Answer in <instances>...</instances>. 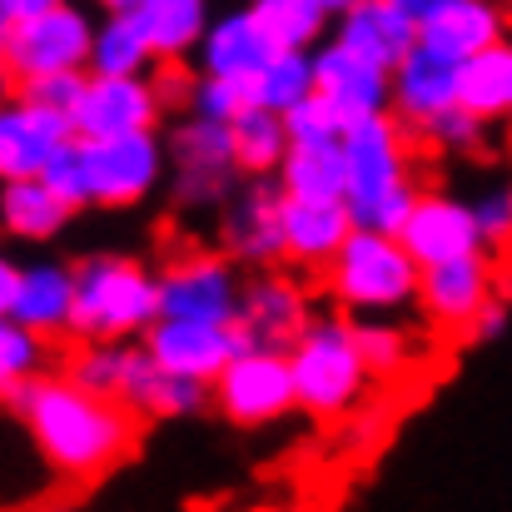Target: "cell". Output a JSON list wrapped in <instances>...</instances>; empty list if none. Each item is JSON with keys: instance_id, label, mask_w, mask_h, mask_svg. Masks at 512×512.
<instances>
[{"instance_id": "cell-43", "label": "cell", "mask_w": 512, "mask_h": 512, "mask_svg": "<svg viewBox=\"0 0 512 512\" xmlns=\"http://www.w3.org/2000/svg\"><path fill=\"white\" fill-rule=\"evenodd\" d=\"M155 85H160V100H165V110H189V100H194V80L184 75V60H165V70H155Z\"/></svg>"}, {"instance_id": "cell-49", "label": "cell", "mask_w": 512, "mask_h": 512, "mask_svg": "<svg viewBox=\"0 0 512 512\" xmlns=\"http://www.w3.org/2000/svg\"><path fill=\"white\" fill-rule=\"evenodd\" d=\"M324 5H329V15H334V20H339L343 10H353V5H358V0H324Z\"/></svg>"}, {"instance_id": "cell-4", "label": "cell", "mask_w": 512, "mask_h": 512, "mask_svg": "<svg viewBox=\"0 0 512 512\" xmlns=\"http://www.w3.org/2000/svg\"><path fill=\"white\" fill-rule=\"evenodd\" d=\"M160 319V269L130 254H85L75 264V319L80 343L145 339Z\"/></svg>"}, {"instance_id": "cell-8", "label": "cell", "mask_w": 512, "mask_h": 512, "mask_svg": "<svg viewBox=\"0 0 512 512\" xmlns=\"http://www.w3.org/2000/svg\"><path fill=\"white\" fill-rule=\"evenodd\" d=\"M90 45H95V15L75 0H60L10 25V50L0 75L10 85H25L60 70H90Z\"/></svg>"}, {"instance_id": "cell-46", "label": "cell", "mask_w": 512, "mask_h": 512, "mask_svg": "<svg viewBox=\"0 0 512 512\" xmlns=\"http://www.w3.org/2000/svg\"><path fill=\"white\" fill-rule=\"evenodd\" d=\"M393 5H398V10H408V15H413V20L423 25V20H428V15H433L438 5H448V0H393Z\"/></svg>"}, {"instance_id": "cell-45", "label": "cell", "mask_w": 512, "mask_h": 512, "mask_svg": "<svg viewBox=\"0 0 512 512\" xmlns=\"http://www.w3.org/2000/svg\"><path fill=\"white\" fill-rule=\"evenodd\" d=\"M50 5H60V0H0V10H5L10 20H25V15H40V10H50Z\"/></svg>"}, {"instance_id": "cell-34", "label": "cell", "mask_w": 512, "mask_h": 512, "mask_svg": "<svg viewBox=\"0 0 512 512\" xmlns=\"http://www.w3.org/2000/svg\"><path fill=\"white\" fill-rule=\"evenodd\" d=\"M214 398H209V383H199V378H184V373H170V368H150L145 373V383H140V393H135V413L140 418H194V413H204Z\"/></svg>"}, {"instance_id": "cell-10", "label": "cell", "mask_w": 512, "mask_h": 512, "mask_svg": "<svg viewBox=\"0 0 512 512\" xmlns=\"http://www.w3.org/2000/svg\"><path fill=\"white\" fill-rule=\"evenodd\" d=\"M244 274L224 249H184L160 269V319L239 324Z\"/></svg>"}, {"instance_id": "cell-23", "label": "cell", "mask_w": 512, "mask_h": 512, "mask_svg": "<svg viewBox=\"0 0 512 512\" xmlns=\"http://www.w3.org/2000/svg\"><path fill=\"white\" fill-rule=\"evenodd\" d=\"M508 0H448L438 5L428 20H423V40L453 60H468L478 50H493V45H508Z\"/></svg>"}, {"instance_id": "cell-2", "label": "cell", "mask_w": 512, "mask_h": 512, "mask_svg": "<svg viewBox=\"0 0 512 512\" xmlns=\"http://www.w3.org/2000/svg\"><path fill=\"white\" fill-rule=\"evenodd\" d=\"M413 130L388 110L343 130V204L363 229H393L408 219L418 189L413 174Z\"/></svg>"}, {"instance_id": "cell-40", "label": "cell", "mask_w": 512, "mask_h": 512, "mask_svg": "<svg viewBox=\"0 0 512 512\" xmlns=\"http://www.w3.org/2000/svg\"><path fill=\"white\" fill-rule=\"evenodd\" d=\"M45 179L60 189V199L65 204H75V209H90V189H85V155H80V135H70L55 155H50V165H45Z\"/></svg>"}, {"instance_id": "cell-13", "label": "cell", "mask_w": 512, "mask_h": 512, "mask_svg": "<svg viewBox=\"0 0 512 512\" xmlns=\"http://www.w3.org/2000/svg\"><path fill=\"white\" fill-rule=\"evenodd\" d=\"M165 100L155 75H95L85 80V95L70 115L75 135L100 140V135H135V130H160L165 125Z\"/></svg>"}, {"instance_id": "cell-3", "label": "cell", "mask_w": 512, "mask_h": 512, "mask_svg": "<svg viewBox=\"0 0 512 512\" xmlns=\"http://www.w3.org/2000/svg\"><path fill=\"white\" fill-rule=\"evenodd\" d=\"M423 264L393 229H353L348 244L324 264V289L348 319H398L418 309Z\"/></svg>"}, {"instance_id": "cell-16", "label": "cell", "mask_w": 512, "mask_h": 512, "mask_svg": "<svg viewBox=\"0 0 512 512\" xmlns=\"http://www.w3.org/2000/svg\"><path fill=\"white\" fill-rule=\"evenodd\" d=\"M145 348L160 368L184 373V378H199V383H214L224 373V363L244 348V329L239 324H204V319H155L145 329Z\"/></svg>"}, {"instance_id": "cell-9", "label": "cell", "mask_w": 512, "mask_h": 512, "mask_svg": "<svg viewBox=\"0 0 512 512\" xmlns=\"http://www.w3.org/2000/svg\"><path fill=\"white\" fill-rule=\"evenodd\" d=\"M165 145H170V194L179 209H219L234 199V184L244 174L234 165L229 125L189 110L165 135Z\"/></svg>"}, {"instance_id": "cell-25", "label": "cell", "mask_w": 512, "mask_h": 512, "mask_svg": "<svg viewBox=\"0 0 512 512\" xmlns=\"http://www.w3.org/2000/svg\"><path fill=\"white\" fill-rule=\"evenodd\" d=\"M334 35H339L343 45H353L358 55H368V60H378V65L393 70L423 40V25L408 10H398L393 0H358L353 10H343L339 20H334Z\"/></svg>"}, {"instance_id": "cell-11", "label": "cell", "mask_w": 512, "mask_h": 512, "mask_svg": "<svg viewBox=\"0 0 512 512\" xmlns=\"http://www.w3.org/2000/svg\"><path fill=\"white\" fill-rule=\"evenodd\" d=\"M314 85H319V100L339 115L343 130L393 110V70L358 55L339 35L314 45Z\"/></svg>"}, {"instance_id": "cell-24", "label": "cell", "mask_w": 512, "mask_h": 512, "mask_svg": "<svg viewBox=\"0 0 512 512\" xmlns=\"http://www.w3.org/2000/svg\"><path fill=\"white\" fill-rule=\"evenodd\" d=\"M70 219H75V204H65L45 174H25V179L0 184V229L15 244H50L70 229Z\"/></svg>"}, {"instance_id": "cell-38", "label": "cell", "mask_w": 512, "mask_h": 512, "mask_svg": "<svg viewBox=\"0 0 512 512\" xmlns=\"http://www.w3.org/2000/svg\"><path fill=\"white\" fill-rule=\"evenodd\" d=\"M249 105H254V80H229V75H199V80H194L189 110L204 115V120L234 125Z\"/></svg>"}, {"instance_id": "cell-51", "label": "cell", "mask_w": 512, "mask_h": 512, "mask_svg": "<svg viewBox=\"0 0 512 512\" xmlns=\"http://www.w3.org/2000/svg\"><path fill=\"white\" fill-rule=\"evenodd\" d=\"M508 120H512V115H508Z\"/></svg>"}, {"instance_id": "cell-41", "label": "cell", "mask_w": 512, "mask_h": 512, "mask_svg": "<svg viewBox=\"0 0 512 512\" xmlns=\"http://www.w3.org/2000/svg\"><path fill=\"white\" fill-rule=\"evenodd\" d=\"M473 214H478V229H483V244L488 249H508L512 244V184H493L473 199Z\"/></svg>"}, {"instance_id": "cell-36", "label": "cell", "mask_w": 512, "mask_h": 512, "mask_svg": "<svg viewBox=\"0 0 512 512\" xmlns=\"http://www.w3.org/2000/svg\"><path fill=\"white\" fill-rule=\"evenodd\" d=\"M353 339H358L363 363L373 368V378H398L418 358L413 334L403 324H393V319H353Z\"/></svg>"}, {"instance_id": "cell-15", "label": "cell", "mask_w": 512, "mask_h": 512, "mask_svg": "<svg viewBox=\"0 0 512 512\" xmlns=\"http://www.w3.org/2000/svg\"><path fill=\"white\" fill-rule=\"evenodd\" d=\"M309 324H314V294H309V284H299V274H284V269H254V274L244 279L239 329H244V339L249 343L289 348Z\"/></svg>"}, {"instance_id": "cell-35", "label": "cell", "mask_w": 512, "mask_h": 512, "mask_svg": "<svg viewBox=\"0 0 512 512\" xmlns=\"http://www.w3.org/2000/svg\"><path fill=\"white\" fill-rule=\"evenodd\" d=\"M50 363V339L25 329L15 314H0V398L10 403L30 378H40Z\"/></svg>"}, {"instance_id": "cell-50", "label": "cell", "mask_w": 512, "mask_h": 512, "mask_svg": "<svg viewBox=\"0 0 512 512\" xmlns=\"http://www.w3.org/2000/svg\"><path fill=\"white\" fill-rule=\"evenodd\" d=\"M508 10H512V0H508Z\"/></svg>"}, {"instance_id": "cell-27", "label": "cell", "mask_w": 512, "mask_h": 512, "mask_svg": "<svg viewBox=\"0 0 512 512\" xmlns=\"http://www.w3.org/2000/svg\"><path fill=\"white\" fill-rule=\"evenodd\" d=\"M274 184L299 199H343V135L289 140V155L274 174Z\"/></svg>"}, {"instance_id": "cell-30", "label": "cell", "mask_w": 512, "mask_h": 512, "mask_svg": "<svg viewBox=\"0 0 512 512\" xmlns=\"http://www.w3.org/2000/svg\"><path fill=\"white\" fill-rule=\"evenodd\" d=\"M135 15L165 65V60H189L199 50V40L214 20V0H145Z\"/></svg>"}, {"instance_id": "cell-18", "label": "cell", "mask_w": 512, "mask_h": 512, "mask_svg": "<svg viewBox=\"0 0 512 512\" xmlns=\"http://www.w3.org/2000/svg\"><path fill=\"white\" fill-rule=\"evenodd\" d=\"M279 199L284 189L269 179H249L224 204V254L244 269H274L284 259V229H279Z\"/></svg>"}, {"instance_id": "cell-37", "label": "cell", "mask_w": 512, "mask_h": 512, "mask_svg": "<svg viewBox=\"0 0 512 512\" xmlns=\"http://www.w3.org/2000/svg\"><path fill=\"white\" fill-rule=\"evenodd\" d=\"M418 140H423L428 150H438V155L468 160V155H483V150H488V120H478L473 110L453 105V110H443L438 120H428V125L418 130Z\"/></svg>"}, {"instance_id": "cell-28", "label": "cell", "mask_w": 512, "mask_h": 512, "mask_svg": "<svg viewBox=\"0 0 512 512\" xmlns=\"http://www.w3.org/2000/svg\"><path fill=\"white\" fill-rule=\"evenodd\" d=\"M155 65L160 55L135 10H105V20H95V45H90L95 75H155Z\"/></svg>"}, {"instance_id": "cell-32", "label": "cell", "mask_w": 512, "mask_h": 512, "mask_svg": "<svg viewBox=\"0 0 512 512\" xmlns=\"http://www.w3.org/2000/svg\"><path fill=\"white\" fill-rule=\"evenodd\" d=\"M314 90H319L314 85V50H284V45H274L269 60L254 75V105H264L274 115H289Z\"/></svg>"}, {"instance_id": "cell-44", "label": "cell", "mask_w": 512, "mask_h": 512, "mask_svg": "<svg viewBox=\"0 0 512 512\" xmlns=\"http://www.w3.org/2000/svg\"><path fill=\"white\" fill-rule=\"evenodd\" d=\"M15 289H20V264L0 249V314L15 309Z\"/></svg>"}, {"instance_id": "cell-1", "label": "cell", "mask_w": 512, "mask_h": 512, "mask_svg": "<svg viewBox=\"0 0 512 512\" xmlns=\"http://www.w3.org/2000/svg\"><path fill=\"white\" fill-rule=\"evenodd\" d=\"M10 408L20 413L40 463L65 483H95L115 473L140 443V413L120 398H105L70 373L30 378Z\"/></svg>"}, {"instance_id": "cell-19", "label": "cell", "mask_w": 512, "mask_h": 512, "mask_svg": "<svg viewBox=\"0 0 512 512\" xmlns=\"http://www.w3.org/2000/svg\"><path fill=\"white\" fill-rule=\"evenodd\" d=\"M458 65L453 55L433 50L428 40H418L398 65H393V115L418 135L428 120H438L443 110L458 105Z\"/></svg>"}, {"instance_id": "cell-20", "label": "cell", "mask_w": 512, "mask_h": 512, "mask_svg": "<svg viewBox=\"0 0 512 512\" xmlns=\"http://www.w3.org/2000/svg\"><path fill=\"white\" fill-rule=\"evenodd\" d=\"M279 229H284V259L299 264V269H319L348 244V234L358 229L353 224V209L343 199H299V194H284L279 199Z\"/></svg>"}, {"instance_id": "cell-14", "label": "cell", "mask_w": 512, "mask_h": 512, "mask_svg": "<svg viewBox=\"0 0 512 512\" xmlns=\"http://www.w3.org/2000/svg\"><path fill=\"white\" fill-rule=\"evenodd\" d=\"M398 239L413 249V259L428 264H448L463 254H483V229L473 214V199H458L448 189H423L408 209V219L398 224Z\"/></svg>"}, {"instance_id": "cell-39", "label": "cell", "mask_w": 512, "mask_h": 512, "mask_svg": "<svg viewBox=\"0 0 512 512\" xmlns=\"http://www.w3.org/2000/svg\"><path fill=\"white\" fill-rule=\"evenodd\" d=\"M85 80H90V70H60V75L25 80V85H15V90H20L25 100L55 110V115H75V105H80V95H85Z\"/></svg>"}, {"instance_id": "cell-31", "label": "cell", "mask_w": 512, "mask_h": 512, "mask_svg": "<svg viewBox=\"0 0 512 512\" xmlns=\"http://www.w3.org/2000/svg\"><path fill=\"white\" fill-rule=\"evenodd\" d=\"M229 140H234V165L244 179H274L289 155V125H284V115H274L264 105H249L229 125Z\"/></svg>"}, {"instance_id": "cell-12", "label": "cell", "mask_w": 512, "mask_h": 512, "mask_svg": "<svg viewBox=\"0 0 512 512\" xmlns=\"http://www.w3.org/2000/svg\"><path fill=\"white\" fill-rule=\"evenodd\" d=\"M493 299H498V274L488 249L448 264H428L418 284V314L443 334H473V324L493 309Z\"/></svg>"}, {"instance_id": "cell-48", "label": "cell", "mask_w": 512, "mask_h": 512, "mask_svg": "<svg viewBox=\"0 0 512 512\" xmlns=\"http://www.w3.org/2000/svg\"><path fill=\"white\" fill-rule=\"evenodd\" d=\"M95 5H100V10H140L145 0H95Z\"/></svg>"}, {"instance_id": "cell-7", "label": "cell", "mask_w": 512, "mask_h": 512, "mask_svg": "<svg viewBox=\"0 0 512 512\" xmlns=\"http://www.w3.org/2000/svg\"><path fill=\"white\" fill-rule=\"evenodd\" d=\"M209 398L234 428H274L279 418H289L299 408L289 348L244 343L224 363V373L209 383Z\"/></svg>"}, {"instance_id": "cell-29", "label": "cell", "mask_w": 512, "mask_h": 512, "mask_svg": "<svg viewBox=\"0 0 512 512\" xmlns=\"http://www.w3.org/2000/svg\"><path fill=\"white\" fill-rule=\"evenodd\" d=\"M458 105L473 110L478 120L498 125L512 115V40L478 50L458 65Z\"/></svg>"}, {"instance_id": "cell-47", "label": "cell", "mask_w": 512, "mask_h": 512, "mask_svg": "<svg viewBox=\"0 0 512 512\" xmlns=\"http://www.w3.org/2000/svg\"><path fill=\"white\" fill-rule=\"evenodd\" d=\"M10 25H15V20L0 10V70H5V50H10Z\"/></svg>"}, {"instance_id": "cell-5", "label": "cell", "mask_w": 512, "mask_h": 512, "mask_svg": "<svg viewBox=\"0 0 512 512\" xmlns=\"http://www.w3.org/2000/svg\"><path fill=\"white\" fill-rule=\"evenodd\" d=\"M289 363H294L299 413L319 423H343L348 413H358L368 388L378 383L358 353L348 314H314V324L289 343Z\"/></svg>"}, {"instance_id": "cell-17", "label": "cell", "mask_w": 512, "mask_h": 512, "mask_svg": "<svg viewBox=\"0 0 512 512\" xmlns=\"http://www.w3.org/2000/svg\"><path fill=\"white\" fill-rule=\"evenodd\" d=\"M70 135H75L70 115H55V110L25 100L20 90L0 95V184L40 174Z\"/></svg>"}, {"instance_id": "cell-21", "label": "cell", "mask_w": 512, "mask_h": 512, "mask_svg": "<svg viewBox=\"0 0 512 512\" xmlns=\"http://www.w3.org/2000/svg\"><path fill=\"white\" fill-rule=\"evenodd\" d=\"M269 50H274V40L264 35V25L254 20V10L239 5V10H224V15L209 20V30H204L194 60H199V75L254 80L259 65L269 60Z\"/></svg>"}, {"instance_id": "cell-22", "label": "cell", "mask_w": 512, "mask_h": 512, "mask_svg": "<svg viewBox=\"0 0 512 512\" xmlns=\"http://www.w3.org/2000/svg\"><path fill=\"white\" fill-rule=\"evenodd\" d=\"M10 314L45 339H65L75 319V264H60V259L20 264V289H15Z\"/></svg>"}, {"instance_id": "cell-42", "label": "cell", "mask_w": 512, "mask_h": 512, "mask_svg": "<svg viewBox=\"0 0 512 512\" xmlns=\"http://www.w3.org/2000/svg\"><path fill=\"white\" fill-rule=\"evenodd\" d=\"M284 125H289V140H324V135H343L339 115L319 100V90H314L304 105H294V110L284 115Z\"/></svg>"}, {"instance_id": "cell-33", "label": "cell", "mask_w": 512, "mask_h": 512, "mask_svg": "<svg viewBox=\"0 0 512 512\" xmlns=\"http://www.w3.org/2000/svg\"><path fill=\"white\" fill-rule=\"evenodd\" d=\"M249 10L264 25V35L284 50H314L334 25L324 0H249Z\"/></svg>"}, {"instance_id": "cell-6", "label": "cell", "mask_w": 512, "mask_h": 512, "mask_svg": "<svg viewBox=\"0 0 512 512\" xmlns=\"http://www.w3.org/2000/svg\"><path fill=\"white\" fill-rule=\"evenodd\" d=\"M80 155H85L90 209H135L170 184V145L160 130L100 135V140L80 135Z\"/></svg>"}, {"instance_id": "cell-26", "label": "cell", "mask_w": 512, "mask_h": 512, "mask_svg": "<svg viewBox=\"0 0 512 512\" xmlns=\"http://www.w3.org/2000/svg\"><path fill=\"white\" fill-rule=\"evenodd\" d=\"M150 368H155L150 348L135 339L85 343V348L65 363V373H70L75 383H85V388H95V393H105V398H120V403H135V393H140V383H145Z\"/></svg>"}]
</instances>
